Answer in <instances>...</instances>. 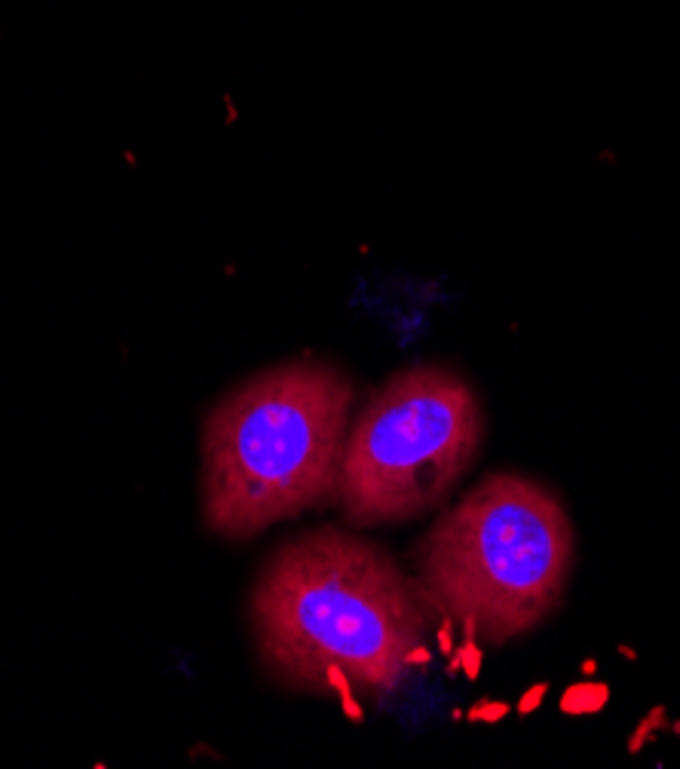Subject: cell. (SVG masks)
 Masks as SVG:
<instances>
[{"label":"cell","mask_w":680,"mask_h":769,"mask_svg":"<svg viewBox=\"0 0 680 769\" xmlns=\"http://www.w3.org/2000/svg\"><path fill=\"white\" fill-rule=\"evenodd\" d=\"M430 617L384 549L334 528L276 549L252 592L264 666L292 690L344 699L390 693L421 657Z\"/></svg>","instance_id":"cell-1"},{"label":"cell","mask_w":680,"mask_h":769,"mask_svg":"<svg viewBox=\"0 0 680 769\" xmlns=\"http://www.w3.org/2000/svg\"><path fill=\"white\" fill-rule=\"evenodd\" d=\"M353 384L328 362H283L227 393L203 426V515L246 540L337 494Z\"/></svg>","instance_id":"cell-2"},{"label":"cell","mask_w":680,"mask_h":769,"mask_svg":"<svg viewBox=\"0 0 680 769\" xmlns=\"http://www.w3.org/2000/svg\"><path fill=\"white\" fill-rule=\"evenodd\" d=\"M573 524L549 487L494 472L430 528L417 546V592L466 641L506 644L561 604Z\"/></svg>","instance_id":"cell-3"},{"label":"cell","mask_w":680,"mask_h":769,"mask_svg":"<svg viewBox=\"0 0 680 769\" xmlns=\"http://www.w3.org/2000/svg\"><path fill=\"white\" fill-rule=\"evenodd\" d=\"M479 396L457 372L414 365L347 426L337 500L353 524H398L438 506L482 447Z\"/></svg>","instance_id":"cell-4"},{"label":"cell","mask_w":680,"mask_h":769,"mask_svg":"<svg viewBox=\"0 0 680 769\" xmlns=\"http://www.w3.org/2000/svg\"><path fill=\"white\" fill-rule=\"evenodd\" d=\"M607 699H610V690L604 683H573V687H568V693L561 696V711L573 714V718L576 714H598L607 706Z\"/></svg>","instance_id":"cell-5"},{"label":"cell","mask_w":680,"mask_h":769,"mask_svg":"<svg viewBox=\"0 0 680 769\" xmlns=\"http://www.w3.org/2000/svg\"><path fill=\"white\" fill-rule=\"evenodd\" d=\"M545 690H549V683H536V687H531L528 693L521 696L519 714H531L533 708H540V702L545 699Z\"/></svg>","instance_id":"cell-6"},{"label":"cell","mask_w":680,"mask_h":769,"mask_svg":"<svg viewBox=\"0 0 680 769\" xmlns=\"http://www.w3.org/2000/svg\"><path fill=\"white\" fill-rule=\"evenodd\" d=\"M503 714H509V706H503V702H494V706H482L475 708V714L472 718H487V720H500Z\"/></svg>","instance_id":"cell-7"}]
</instances>
